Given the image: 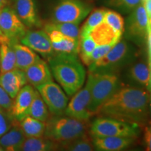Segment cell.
I'll list each match as a JSON object with an SVG mask.
<instances>
[{
  "label": "cell",
  "instance_id": "7402d4cb",
  "mask_svg": "<svg viewBox=\"0 0 151 151\" xmlns=\"http://www.w3.org/2000/svg\"><path fill=\"white\" fill-rule=\"evenodd\" d=\"M89 35L97 45L117 43L122 37L117 35L114 30L104 22H101L94 28Z\"/></svg>",
  "mask_w": 151,
  "mask_h": 151
},
{
  "label": "cell",
  "instance_id": "2e32d148",
  "mask_svg": "<svg viewBox=\"0 0 151 151\" xmlns=\"http://www.w3.org/2000/svg\"><path fill=\"white\" fill-rule=\"evenodd\" d=\"M26 84H27V80L24 71L18 69L0 74V86L2 87L13 99Z\"/></svg>",
  "mask_w": 151,
  "mask_h": 151
},
{
  "label": "cell",
  "instance_id": "d4e9b609",
  "mask_svg": "<svg viewBox=\"0 0 151 151\" xmlns=\"http://www.w3.org/2000/svg\"><path fill=\"white\" fill-rule=\"evenodd\" d=\"M19 124L26 137H40L44 136L46 122L31 116H26L19 121Z\"/></svg>",
  "mask_w": 151,
  "mask_h": 151
},
{
  "label": "cell",
  "instance_id": "ab89813d",
  "mask_svg": "<svg viewBox=\"0 0 151 151\" xmlns=\"http://www.w3.org/2000/svg\"><path fill=\"white\" fill-rule=\"evenodd\" d=\"M8 0H0V10L6 6Z\"/></svg>",
  "mask_w": 151,
  "mask_h": 151
},
{
  "label": "cell",
  "instance_id": "484cf974",
  "mask_svg": "<svg viewBox=\"0 0 151 151\" xmlns=\"http://www.w3.org/2000/svg\"><path fill=\"white\" fill-rule=\"evenodd\" d=\"M50 114L48 106L43 101L41 94L36 89L32 101L28 110L27 116L46 122L50 118Z\"/></svg>",
  "mask_w": 151,
  "mask_h": 151
},
{
  "label": "cell",
  "instance_id": "74e56055",
  "mask_svg": "<svg viewBox=\"0 0 151 151\" xmlns=\"http://www.w3.org/2000/svg\"><path fill=\"white\" fill-rule=\"evenodd\" d=\"M143 4L148 16L149 22H151V0H146V1L143 2Z\"/></svg>",
  "mask_w": 151,
  "mask_h": 151
},
{
  "label": "cell",
  "instance_id": "5b68a950",
  "mask_svg": "<svg viewBox=\"0 0 151 151\" xmlns=\"http://www.w3.org/2000/svg\"><path fill=\"white\" fill-rule=\"evenodd\" d=\"M132 55V47L120 39L103 58L88 66V69L90 72H114L130 61Z\"/></svg>",
  "mask_w": 151,
  "mask_h": 151
},
{
  "label": "cell",
  "instance_id": "5bb4252c",
  "mask_svg": "<svg viewBox=\"0 0 151 151\" xmlns=\"http://www.w3.org/2000/svg\"><path fill=\"white\" fill-rule=\"evenodd\" d=\"M35 90L32 86L26 84L14 98L10 113L13 118L17 121H20L27 116L28 110L32 101Z\"/></svg>",
  "mask_w": 151,
  "mask_h": 151
},
{
  "label": "cell",
  "instance_id": "836d02e7",
  "mask_svg": "<svg viewBox=\"0 0 151 151\" xmlns=\"http://www.w3.org/2000/svg\"><path fill=\"white\" fill-rule=\"evenodd\" d=\"M17 121L11 116L10 111L0 108V137L12 127Z\"/></svg>",
  "mask_w": 151,
  "mask_h": 151
},
{
  "label": "cell",
  "instance_id": "30bf717a",
  "mask_svg": "<svg viewBox=\"0 0 151 151\" xmlns=\"http://www.w3.org/2000/svg\"><path fill=\"white\" fill-rule=\"evenodd\" d=\"M90 102V84L87 80L86 86L76 92L68 102L64 115L80 120L88 121L92 116L89 111Z\"/></svg>",
  "mask_w": 151,
  "mask_h": 151
},
{
  "label": "cell",
  "instance_id": "277c9868",
  "mask_svg": "<svg viewBox=\"0 0 151 151\" xmlns=\"http://www.w3.org/2000/svg\"><path fill=\"white\" fill-rule=\"evenodd\" d=\"M90 102L89 111L97 114L100 107L119 88V78L114 72H88Z\"/></svg>",
  "mask_w": 151,
  "mask_h": 151
},
{
  "label": "cell",
  "instance_id": "7c38bea8",
  "mask_svg": "<svg viewBox=\"0 0 151 151\" xmlns=\"http://www.w3.org/2000/svg\"><path fill=\"white\" fill-rule=\"evenodd\" d=\"M20 41L48 60L55 54L50 38L43 29L27 31Z\"/></svg>",
  "mask_w": 151,
  "mask_h": 151
},
{
  "label": "cell",
  "instance_id": "60d3db41",
  "mask_svg": "<svg viewBox=\"0 0 151 151\" xmlns=\"http://www.w3.org/2000/svg\"><path fill=\"white\" fill-rule=\"evenodd\" d=\"M150 71H151V68H150ZM148 90L151 92V73H150V83H149V86L148 87Z\"/></svg>",
  "mask_w": 151,
  "mask_h": 151
},
{
  "label": "cell",
  "instance_id": "b9f144b4",
  "mask_svg": "<svg viewBox=\"0 0 151 151\" xmlns=\"http://www.w3.org/2000/svg\"><path fill=\"white\" fill-rule=\"evenodd\" d=\"M4 148H3V147L1 146V145H0V151H4Z\"/></svg>",
  "mask_w": 151,
  "mask_h": 151
},
{
  "label": "cell",
  "instance_id": "4fadbf2b",
  "mask_svg": "<svg viewBox=\"0 0 151 151\" xmlns=\"http://www.w3.org/2000/svg\"><path fill=\"white\" fill-rule=\"evenodd\" d=\"M43 30L48 34L52 48L55 53L75 54L78 55V39L67 37L58 30L48 27L46 25H44Z\"/></svg>",
  "mask_w": 151,
  "mask_h": 151
},
{
  "label": "cell",
  "instance_id": "8fae6325",
  "mask_svg": "<svg viewBox=\"0 0 151 151\" xmlns=\"http://www.w3.org/2000/svg\"><path fill=\"white\" fill-rule=\"evenodd\" d=\"M126 22V32L135 41H140L147 37L149 18L143 3L129 13Z\"/></svg>",
  "mask_w": 151,
  "mask_h": 151
},
{
  "label": "cell",
  "instance_id": "7bdbcfd3",
  "mask_svg": "<svg viewBox=\"0 0 151 151\" xmlns=\"http://www.w3.org/2000/svg\"><path fill=\"white\" fill-rule=\"evenodd\" d=\"M150 110H151V92H150Z\"/></svg>",
  "mask_w": 151,
  "mask_h": 151
},
{
  "label": "cell",
  "instance_id": "4316f807",
  "mask_svg": "<svg viewBox=\"0 0 151 151\" xmlns=\"http://www.w3.org/2000/svg\"><path fill=\"white\" fill-rule=\"evenodd\" d=\"M59 148L69 151H92L94 150V146L92 137L88 133L62 144Z\"/></svg>",
  "mask_w": 151,
  "mask_h": 151
},
{
  "label": "cell",
  "instance_id": "f35d334b",
  "mask_svg": "<svg viewBox=\"0 0 151 151\" xmlns=\"http://www.w3.org/2000/svg\"><path fill=\"white\" fill-rule=\"evenodd\" d=\"M7 42H10V41H9L6 37H4L2 35H0V44L2 43H7Z\"/></svg>",
  "mask_w": 151,
  "mask_h": 151
},
{
  "label": "cell",
  "instance_id": "e0dca14e",
  "mask_svg": "<svg viewBox=\"0 0 151 151\" xmlns=\"http://www.w3.org/2000/svg\"><path fill=\"white\" fill-rule=\"evenodd\" d=\"M14 9L19 18L27 27H37L40 24L33 0H15Z\"/></svg>",
  "mask_w": 151,
  "mask_h": 151
},
{
  "label": "cell",
  "instance_id": "9c48e42d",
  "mask_svg": "<svg viewBox=\"0 0 151 151\" xmlns=\"http://www.w3.org/2000/svg\"><path fill=\"white\" fill-rule=\"evenodd\" d=\"M27 28L14 9L6 6L0 10V31L9 41L20 40L27 32Z\"/></svg>",
  "mask_w": 151,
  "mask_h": 151
},
{
  "label": "cell",
  "instance_id": "ee69618b",
  "mask_svg": "<svg viewBox=\"0 0 151 151\" xmlns=\"http://www.w3.org/2000/svg\"><path fill=\"white\" fill-rule=\"evenodd\" d=\"M146 1V0H141V1H142V3L144 2V1Z\"/></svg>",
  "mask_w": 151,
  "mask_h": 151
},
{
  "label": "cell",
  "instance_id": "d6a6232c",
  "mask_svg": "<svg viewBox=\"0 0 151 151\" xmlns=\"http://www.w3.org/2000/svg\"><path fill=\"white\" fill-rule=\"evenodd\" d=\"M142 3L141 0H109L111 6L120 9L124 13H130Z\"/></svg>",
  "mask_w": 151,
  "mask_h": 151
},
{
  "label": "cell",
  "instance_id": "8992f818",
  "mask_svg": "<svg viewBox=\"0 0 151 151\" xmlns=\"http://www.w3.org/2000/svg\"><path fill=\"white\" fill-rule=\"evenodd\" d=\"M137 126L116 119L101 116L90 124V134L92 137H137Z\"/></svg>",
  "mask_w": 151,
  "mask_h": 151
},
{
  "label": "cell",
  "instance_id": "9a60e30c",
  "mask_svg": "<svg viewBox=\"0 0 151 151\" xmlns=\"http://www.w3.org/2000/svg\"><path fill=\"white\" fill-rule=\"evenodd\" d=\"M27 83L35 88L53 81L50 68L48 63L39 59L24 71Z\"/></svg>",
  "mask_w": 151,
  "mask_h": 151
},
{
  "label": "cell",
  "instance_id": "d590c367",
  "mask_svg": "<svg viewBox=\"0 0 151 151\" xmlns=\"http://www.w3.org/2000/svg\"><path fill=\"white\" fill-rule=\"evenodd\" d=\"M144 140L145 143H146V150L151 151V124L146 128V132H145Z\"/></svg>",
  "mask_w": 151,
  "mask_h": 151
},
{
  "label": "cell",
  "instance_id": "f1b7e54d",
  "mask_svg": "<svg viewBox=\"0 0 151 151\" xmlns=\"http://www.w3.org/2000/svg\"><path fill=\"white\" fill-rule=\"evenodd\" d=\"M47 27L52 28L67 37L73 38L76 39H80L81 29L79 24L71 22H51L45 24Z\"/></svg>",
  "mask_w": 151,
  "mask_h": 151
},
{
  "label": "cell",
  "instance_id": "e575fe53",
  "mask_svg": "<svg viewBox=\"0 0 151 151\" xmlns=\"http://www.w3.org/2000/svg\"><path fill=\"white\" fill-rule=\"evenodd\" d=\"M13 99L6 92L2 87L0 86V108L10 111L13 105Z\"/></svg>",
  "mask_w": 151,
  "mask_h": 151
},
{
  "label": "cell",
  "instance_id": "f546056e",
  "mask_svg": "<svg viewBox=\"0 0 151 151\" xmlns=\"http://www.w3.org/2000/svg\"><path fill=\"white\" fill-rule=\"evenodd\" d=\"M104 22L110 26L117 35L122 37L124 30V21L121 15L116 11L106 10Z\"/></svg>",
  "mask_w": 151,
  "mask_h": 151
},
{
  "label": "cell",
  "instance_id": "7a4b0ae2",
  "mask_svg": "<svg viewBox=\"0 0 151 151\" xmlns=\"http://www.w3.org/2000/svg\"><path fill=\"white\" fill-rule=\"evenodd\" d=\"M52 76L68 97L83 86L86 71L78 55L55 53L48 60Z\"/></svg>",
  "mask_w": 151,
  "mask_h": 151
},
{
  "label": "cell",
  "instance_id": "44dd1931",
  "mask_svg": "<svg viewBox=\"0 0 151 151\" xmlns=\"http://www.w3.org/2000/svg\"><path fill=\"white\" fill-rule=\"evenodd\" d=\"M150 73L148 62L139 61L131 66L128 71V76L134 82L148 88L150 80Z\"/></svg>",
  "mask_w": 151,
  "mask_h": 151
},
{
  "label": "cell",
  "instance_id": "d6986e66",
  "mask_svg": "<svg viewBox=\"0 0 151 151\" xmlns=\"http://www.w3.org/2000/svg\"><path fill=\"white\" fill-rule=\"evenodd\" d=\"M26 137L18 121H16L8 131L0 137V145L6 151L22 150Z\"/></svg>",
  "mask_w": 151,
  "mask_h": 151
},
{
  "label": "cell",
  "instance_id": "ba28073f",
  "mask_svg": "<svg viewBox=\"0 0 151 151\" xmlns=\"http://www.w3.org/2000/svg\"><path fill=\"white\" fill-rule=\"evenodd\" d=\"M52 116L64 115L69 98L59 84L49 81L36 88Z\"/></svg>",
  "mask_w": 151,
  "mask_h": 151
},
{
  "label": "cell",
  "instance_id": "8d00e7d4",
  "mask_svg": "<svg viewBox=\"0 0 151 151\" xmlns=\"http://www.w3.org/2000/svg\"><path fill=\"white\" fill-rule=\"evenodd\" d=\"M147 42H148V54H149V60L148 64L151 68V22H149L148 33H147Z\"/></svg>",
  "mask_w": 151,
  "mask_h": 151
},
{
  "label": "cell",
  "instance_id": "4dcf8cb0",
  "mask_svg": "<svg viewBox=\"0 0 151 151\" xmlns=\"http://www.w3.org/2000/svg\"><path fill=\"white\" fill-rule=\"evenodd\" d=\"M97 46V43L90 35L81 36L79 39L78 55L83 65Z\"/></svg>",
  "mask_w": 151,
  "mask_h": 151
},
{
  "label": "cell",
  "instance_id": "83f0119b",
  "mask_svg": "<svg viewBox=\"0 0 151 151\" xmlns=\"http://www.w3.org/2000/svg\"><path fill=\"white\" fill-rule=\"evenodd\" d=\"M106 10L103 9H97L92 11L88 15L86 21L81 29V36L89 35L99 24L104 22Z\"/></svg>",
  "mask_w": 151,
  "mask_h": 151
},
{
  "label": "cell",
  "instance_id": "cb8c5ba5",
  "mask_svg": "<svg viewBox=\"0 0 151 151\" xmlns=\"http://www.w3.org/2000/svg\"><path fill=\"white\" fill-rule=\"evenodd\" d=\"M17 69L14 49L11 42L0 44V74Z\"/></svg>",
  "mask_w": 151,
  "mask_h": 151
},
{
  "label": "cell",
  "instance_id": "1f68e13d",
  "mask_svg": "<svg viewBox=\"0 0 151 151\" xmlns=\"http://www.w3.org/2000/svg\"><path fill=\"white\" fill-rule=\"evenodd\" d=\"M116 43H108V44H101V45H97L94 49L93 51L90 54L89 58L87 59L86 62L84 63L85 65L87 67L92 65L94 62L97 61L100 58H103L106 54L108 52L111 48L114 46V45Z\"/></svg>",
  "mask_w": 151,
  "mask_h": 151
},
{
  "label": "cell",
  "instance_id": "ac0fdd59",
  "mask_svg": "<svg viewBox=\"0 0 151 151\" xmlns=\"http://www.w3.org/2000/svg\"><path fill=\"white\" fill-rule=\"evenodd\" d=\"M95 150L100 151H120L124 150L134 141V138L126 137H92Z\"/></svg>",
  "mask_w": 151,
  "mask_h": 151
},
{
  "label": "cell",
  "instance_id": "3957f363",
  "mask_svg": "<svg viewBox=\"0 0 151 151\" xmlns=\"http://www.w3.org/2000/svg\"><path fill=\"white\" fill-rule=\"evenodd\" d=\"M90 126L86 120L65 115L53 116L46 122L44 137L58 143L60 148L62 144L90 133Z\"/></svg>",
  "mask_w": 151,
  "mask_h": 151
},
{
  "label": "cell",
  "instance_id": "6da1fadb",
  "mask_svg": "<svg viewBox=\"0 0 151 151\" xmlns=\"http://www.w3.org/2000/svg\"><path fill=\"white\" fill-rule=\"evenodd\" d=\"M150 92L144 88H119L100 107L97 114L139 126L146 122Z\"/></svg>",
  "mask_w": 151,
  "mask_h": 151
},
{
  "label": "cell",
  "instance_id": "f6af8a7d",
  "mask_svg": "<svg viewBox=\"0 0 151 151\" xmlns=\"http://www.w3.org/2000/svg\"><path fill=\"white\" fill-rule=\"evenodd\" d=\"M0 35H2V36H4L2 34H1V31H0Z\"/></svg>",
  "mask_w": 151,
  "mask_h": 151
},
{
  "label": "cell",
  "instance_id": "ffe728a7",
  "mask_svg": "<svg viewBox=\"0 0 151 151\" xmlns=\"http://www.w3.org/2000/svg\"><path fill=\"white\" fill-rule=\"evenodd\" d=\"M16 59L17 69L24 71L41 58L35 51L22 43H13Z\"/></svg>",
  "mask_w": 151,
  "mask_h": 151
},
{
  "label": "cell",
  "instance_id": "603a6c76",
  "mask_svg": "<svg viewBox=\"0 0 151 151\" xmlns=\"http://www.w3.org/2000/svg\"><path fill=\"white\" fill-rule=\"evenodd\" d=\"M59 149L58 143L43 137H26L22 150L23 151H50Z\"/></svg>",
  "mask_w": 151,
  "mask_h": 151
},
{
  "label": "cell",
  "instance_id": "52a82bcc",
  "mask_svg": "<svg viewBox=\"0 0 151 151\" xmlns=\"http://www.w3.org/2000/svg\"><path fill=\"white\" fill-rule=\"evenodd\" d=\"M92 11V6L81 0H60L52 11V22L79 24Z\"/></svg>",
  "mask_w": 151,
  "mask_h": 151
}]
</instances>
